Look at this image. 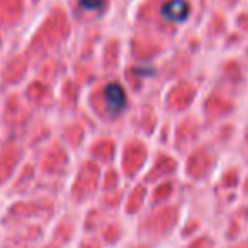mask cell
<instances>
[{
    "mask_svg": "<svg viewBox=\"0 0 248 248\" xmlns=\"http://www.w3.org/2000/svg\"><path fill=\"white\" fill-rule=\"evenodd\" d=\"M189 12L191 7L186 0H169L162 7V16L170 22H183L187 19Z\"/></svg>",
    "mask_w": 248,
    "mask_h": 248,
    "instance_id": "1",
    "label": "cell"
},
{
    "mask_svg": "<svg viewBox=\"0 0 248 248\" xmlns=\"http://www.w3.org/2000/svg\"><path fill=\"white\" fill-rule=\"evenodd\" d=\"M105 101H107V107L111 113H118L120 110H124L125 103H127L125 90L118 83H110L105 88Z\"/></svg>",
    "mask_w": 248,
    "mask_h": 248,
    "instance_id": "2",
    "label": "cell"
},
{
    "mask_svg": "<svg viewBox=\"0 0 248 248\" xmlns=\"http://www.w3.org/2000/svg\"><path fill=\"white\" fill-rule=\"evenodd\" d=\"M79 5L85 10H98L103 5V0H79Z\"/></svg>",
    "mask_w": 248,
    "mask_h": 248,
    "instance_id": "3",
    "label": "cell"
}]
</instances>
